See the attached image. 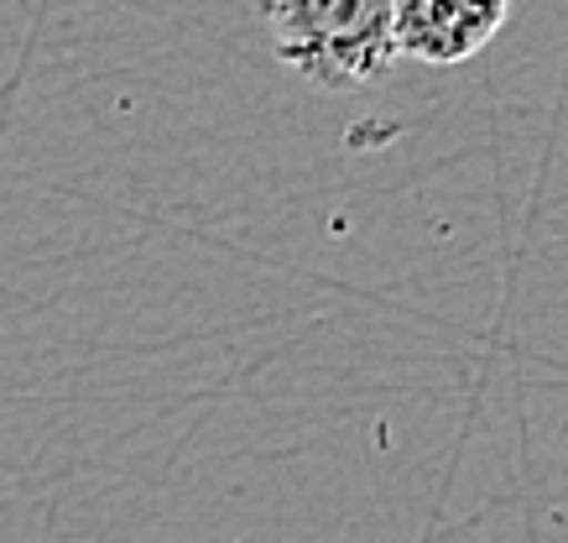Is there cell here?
<instances>
[{
  "instance_id": "1",
  "label": "cell",
  "mask_w": 568,
  "mask_h": 543,
  "mask_svg": "<svg viewBox=\"0 0 568 543\" xmlns=\"http://www.w3.org/2000/svg\"><path fill=\"white\" fill-rule=\"evenodd\" d=\"M256 17L276 63L324 94L376 84L396 63L392 0H256Z\"/></svg>"
},
{
  "instance_id": "2",
  "label": "cell",
  "mask_w": 568,
  "mask_h": 543,
  "mask_svg": "<svg viewBox=\"0 0 568 543\" xmlns=\"http://www.w3.org/2000/svg\"><path fill=\"white\" fill-rule=\"evenodd\" d=\"M511 0H392V42L396 58L413 63H465L485 53V42L506 27Z\"/></svg>"
}]
</instances>
